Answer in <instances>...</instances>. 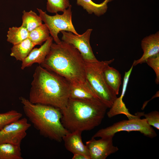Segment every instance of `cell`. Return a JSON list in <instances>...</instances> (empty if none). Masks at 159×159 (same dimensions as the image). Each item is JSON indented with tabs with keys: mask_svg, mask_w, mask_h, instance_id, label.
Returning a JSON list of instances; mask_svg holds the SVG:
<instances>
[{
	"mask_svg": "<svg viewBox=\"0 0 159 159\" xmlns=\"http://www.w3.org/2000/svg\"><path fill=\"white\" fill-rule=\"evenodd\" d=\"M92 29H87L82 34H75L71 32H61L62 41L72 44L80 52L86 62H97L90 44V37Z\"/></svg>",
	"mask_w": 159,
	"mask_h": 159,
	"instance_id": "8",
	"label": "cell"
},
{
	"mask_svg": "<svg viewBox=\"0 0 159 159\" xmlns=\"http://www.w3.org/2000/svg\"><path fill=\"white\" fill-rule=\"evenodd\" d=\"M22 23L21 26L29 32L42 24V21L39 16L32 10L22 12Z\"/></svg>",
	"mask_w": 159,
	"mask_h": 159,
	"instance_id": "19",
	"label": "cell"
},
{
	"mask_svg": "<svg viewBox=\"0 0 159 159\" xmlns=\"http://www.w3.org/2000/svg\"><path fill=\"white\" fill-rule=\"evenodd\" d=\"M133 67V66L132 65L130 69L127 72H125L123 78L122 93L120 96L122 98H123L125 94L130 77L132 72Z\"/></svg>",
	"mask_w": 159,
	"mask_h": 159,
	"instance_id": "27",
	"label": "cell"
},
{
	"mask_svg": "<svg viewBox=\"0 0 159 159\" xmlns=\"http://www.w3.org/2000/svg\"><path fill=\"white\" fill-rule=\"evenodd\" d=\"M69 98L86 101L99 99L87 80L82 83L71 84Z\"/></svg>",
	"mask_w": 159,
	"mask_h": 159,
	"instance_id": "14",
	"label": "cell"
},
{
	"mask_svg": "<svg viewBox=\"0 0 159 159\" xmlns=\"http://www.w3.org/2000/svg\"><path fill=\"white\" fill-rule=\"evenodd\" d=\"M35 45L28 38L20 43L13 45L10 56L17 60L23 61L29 55Z\"/></svg>",
	"mask_w": 159,
	"mask_h": 159,
	"instance_id": "15",
	"label": "cell"
},
{
	"mask_svg": "<svg viewBox=\"0 0 159 159\" xmlns=\"http://www.w3.org/2000/svg\"><path fill=\"white\" fill-rule=\"evenodd\" d=\"M144 116L148 125L159 129V112L155 110L147 114L143 113Z\"/></svg>",
	"mask_w": 159,
	"mask_h": 159,
	"instance_id": "25",
	"label": "cell"
},
{
	"mask_svg": "<svg viewBox=\"0 0 159 159\" xmlns=\"http://www.w3.org/2000/svg\"><path fill=\"white\" fill-rule=\"evenodd\" d=\"M145 62L154 70L156 76L155 82L157 84H159V54L155 56L148 58L146 60Z\"/></svg>",
	"mask_w": 159,
	"mask_h": 159,
	"instance_id": "26",
	"label": "cell"
},
{
	"mask_svg": "<svg viewBox=\"0 0 159 159\" xmlns=\"http://www.w3.org/2000/svg\"><path fill=\"white\" fill-rule=\"evenodd\" d=\"M144 112L136 113L137 116L128 120H122L114 123L106 128L99 130L92 138H103L114 136L116 133L121 131L128 132L136 131L140 132L146 137L153 138L157 136V133L151 126L148 124L145 118L140 119Z\"/></svg>",
	"mask_w": 159,
	"mask_h": 159,
	"instance_id": "6",
	"label": "cell"
},
{
	"mask_svg": "<svg viewBox=\"0 0 159 159\" xmlns=\"http://www.w3.org/2000/svg\"><path fill=\"white\" fill-rule=\"evenodd\" d=\"M109 60L87 62H85L86 80L99 99L110 108L117 98V95L110 89L106 81L104 74L106 67L114 62Z\"/></svg>",
	"mask_w": 159,
	"mask_h": 159,
	"instance_id": "5",
	"label": "cell"
},
{
	"mask_svg": "<svg viewBox=\"0 0 159 159\" xmlns=\"http://www.w3.org/2000/svg\"><path fill=\"white\" fill-rule=\"evenodd\" d=\"M49 29L45 24H42L29 33L28 38L35 45H41L50 37Z\"/></svg>",
	"mask_w": 159,
	"mask_h": 159,
	"instance_id": "20",
	"label": "cell"
},
{
	"mask_svg": "<svg viewBox=\"0 0 159 159\" xmlns=\"http://www.w3.org/2000/svg\"><path fill=\"white\" fill-rule=\"evenodd\" d=\"M85 62L76 48L62 41L58 44H52L49 53L40 65L74 84L86 80Z\"/></svg>",
	"mask_w": 159,
	"mask_h": 159,
	"instance_id": "2",
	"label": "cell"
},
{
	"mask_svg": "<svg viewBox=\"0 0 159 159\" xmlns=\"http://www.w3.org/2000/svg\"><path fill=\"white\" fill-rule=\"evenodd\" d=\"M53 41V38L51 36L39 48H33L28 56L22 61L21 69L23 70L34 64L37 63L40 65L43 63L49 52Z\"/></svg>",
	"mask_w": 159,
	"mask_h": 159,
	"instance_id": "12",
	"label": "cell"
},
{
	"mask_svg": "<svg viewBox=\"0 0 159 159\" xmlns=\"http://www.w3.org/2000/svg\"><path fill=\"white\" fill-rule=\"evenodd\" d=\"M31 126L26 118H21L9 124L0 130V143L20 145Z\"/></svg>",
	"mask_w": 159,
	"mask_h": 159,
	"instance_id": "9",
	"label": "cell"
},
{
	"mask_svg": "<svg viewBox=\"0 0 159 159\" xmlns=\"http://www.w3.org/2000/svg\"><path fill=\"white\" fill-rule=\"evenodd\" d=\"M123 98L120 97H117L112 107L110 108L107 115L109 118H111L117 115L123 114L125 115L129 119L136 117L137 115H134L129 112L122 100Z\"/></svg>",
	"mask_w": 159,
	"mask_h": 159,
	"instance_id": "22",
	"label": "cell"
},
{
	"mask_svg": "<svg viewBox=\"0 0 159 159\" xmlns=\"http://www.w3.org/2000/svg\"><path fill=\"white\" fill-rule=\"evenodd\" d=\"M70 87V83L65 78L39 65L34 72L28 99L32 103L62 110L69 99Z\"/></svg>",
	"mask_w": 159,
	"mask_h": 159,
	"instance_id": "1",
	"label": "cell"
},
{
	"mask_svg": "<svg viewBox=\"0 0 159 159\" xmlns=\"http://www.w3.org/2000/svg\"><path fill=\"white\" fill-rule=\"evenodd\" d=\"M114 136L101 138L98 140L92 138L87 141L86 145L90 159H105L111 154L118 151V147L113 145Z\"/></svg>",
	"mask_w": 159,
	"mask_h": 159,
	"instance_id": "10",
	"label": "cell"
},
{
	"mask_svg": "<svg viewBox=\"0 0 159 159\" xmlns=\"http://www.w3.org/2000/svg\"><path fill=\"white\" fill-rule=\"evenodd\" d=\"M22 117V114L15 110L0 113V130L7 125L14 122Z\"/></svg>",
	"mask_w": 159,
	"mask_h": 159,
	"instance_id": "24",
	"label": "cell"
},
{
	"mask_svg": "<svg viewBox=\"0 0 159 159\" xmlns=\"http://www.w3.org/2000/svg\"><path fill=\"white\" fill-rule=\"evenodd\" d=\"M20 145L0 143V159H23Z\"/></svg>",
	"mask_w": 159,
	"mask_h": 159,
	"instance_id": "18",
	"label": "cell"
},
{
	"mask_svg": "<svg viewBox=\"0 0 159 159\" xmlns=\"http://www.w3.org/2000/svg\"><path fill=\"white\" fill-rule=\"evenodd\" d=\"M24 114L34 127L43 136L58 142L69 132L61 122L60 109L51 106L34 104L28 99L20 97Z\"/></svg>",
	"mask_w": 159,
	"mask_h": 159,
	"instance_id": "4",
	"label": "cell"
},
{
	"mask_svg": "<svg viewBox=\"0 0 159 159\" xmlns=\"http://www.w3.org/2000/svg\"><path fill=\"white\" fill-rule=\"evenodd\" d=\"M72 159H90V157L87 155L80 153L73 154Z\"/></svg>",
	"mask_w": 159,
	"mask_h": 159,
	"instance_id": "28",
	"label": "cell"
},
{
	"mask_svg": "<svg viewBox=\"0 0 159 159\" xmlns=\"http://www.w3.org/2000/svg\"><path fill=\"white\" fill-rule=\"evenodd\" d=\"M82 132L79 130L69 132L63 137L62 140L66 149L73 154H82L90 157L87 147L82 140Z\"/></svg>",
	"mask_w": 159,
	"mask_h": 159,
	"instance_id": "13",
	"label": "cell"
},
{
	"mask_svg": "<svg viewBox=\"0 0 159 159\" xmlns=\"http://www.w3.org/2000/svg\"><path fill=\"white\" fill-rule=\"evenodd\" d=\"M104 74L108 86L116 95H118L121 84V75L119 72L108 65L104 70Z\"/></svg>",
	"mask_w": 159,
	"mask_h": 159,
	"instance_id": "17",
	"label": "cell"
},
{
	"mask_svg": "<svg viewBox=\"0 0 159 159\" xmlns=\"http://www.w3.org/2000/svg\"><path fill=\"white\" fill-rule=\"evenodd\" d=\"M141 45L143 54L140 59L134 60L132 65L133 66L145 63L148 58L159 54V32L144 37Z\"/></svg>",
	"mask_w": 159,
	"mask_h": 159,
	"instance_id": "11",
	"label": "cell"
},
{
	"mask_svg": "<svg viewBox=\"0 0 159 159\" xmlns=\"http://www.w3.org/2000/svg\"><path fill=\"white\" fill-rule=\"evenodd\" d=\"M77 4L82 6L89 14H94L99 16L104 14L107 9L108 3L112 0H105L102 3L97 4L92 0H76Z\"/></svg>",
	"mask_w": 159,
	"mask_h": 159,
	"instance_id": "16",
	"label": "cell"
},
{
	"mask_svg": "<svg viewBox=\"0 0 159 159\" xmlns=\"http://www.w3.org/2000/svg\"><path fill=\"white\" fill-rule=\"evenodd\" d=\"M29 33L21 26L10 27L7 32V41L13 45L17 44L28 38Z\"/></svg>",
	"mask_w": 159,
	"mask_h": 159,
	"instance_id": "21",
	"label": "cell"
},
{
	"mask_svg": "<svg viewBox=\"0 0 159 159\" xmlns=\"http://www.w3.org/2000/svg\"><path fill=\"white\" fill-rule=\"evenodd\" d=\"M46 9L50 13L63 12L70 5L69 0H47Z\"/></svg>",
	"mask_w": 159,
	"mask_h": 159,
	"instance_id": "23",
	"label": "cell"
},
{
	"mask_svg": "<svg viewBox=\"0 0 159 159\" xmlns=\"http://www.w3.org/2000/svg\"><path fill=\"white\" fill-rule=\"evenodd\" d=\"M107 108L99 99L69 98L66 107L61 110V122L69 132L90 130L101 124Z\"/></svg>",
	"mask_w": 159,
	"mask_h": 159,
	"instance_id": "3",
	"label": "cell"
},
{
	"mask_svg": "<svg viewBox=\"0 0 159 159\" xmlns=\"http://www.w3.org/2000/svg\"><path fill=\"white\" fill-rule=\"evenodd\" d=\"M72 6L70 5L62 14L56 13L54 16L47 14L42 9L37 8L39 16L48 28L49 34L56 43L61 42L58 34L62 31L71 32L79 35L73 24L72 21Z\"/></svg>",
	"mask_w": 159,
	"mask_h": 159,
	"instance_id": "7",
	"label": "cell"
}]
</instances>
